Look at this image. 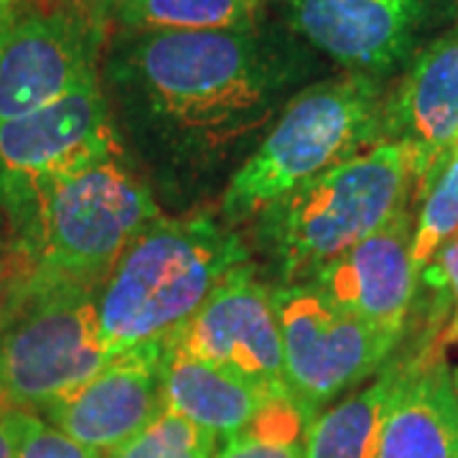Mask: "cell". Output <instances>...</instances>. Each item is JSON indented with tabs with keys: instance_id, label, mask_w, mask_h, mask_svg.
I'll return each mask as SVG.
<instances>
[{
	"instance_id": "obj_1",
	"label": "cell",
	"mask_w": 458,
	"mask_h": 458,
	"mask_svg": "<svg viewBox=\"0 0 458 458\" xmlns=\"http://www.w3.org/2000/svg\"><path fill=\"white\" fill-rule=\"evenodd\" d=\"M311 72V51L288 26L262 23L247 31H117L99 82L143 179L161 197L191 204L234 176Z\"/></svg>"
},
{
	"instance_id": "obj_2",
	"label": "cell",
	"mask_w": 458,
	"mask_h": 458,
	"mask_svg": "<svg viewBox=\"0 0 458 458\" xmlns=\"http://www.w3.org/2000/svg\"><path fill=\"white\" fill-rule=\"evenodd\" d=\"M245 262L250 247L222 216L164 214L120 255L99 285L102 344L110 354L165 344Z\"/></svg>"
},
{
	"instance_id": "obj_3",
	"label": "cell",
	"mask_w": 458,
	"mask_h": 458,
	"mask_svg": "<svg viewBox=\"0 0 458 458\" xmlns=\"http://www.w3.org/2000/svg\"><path fill=\"white\" fill-rule=\"evenodd\" d=\"M385 80L352 72L301 87L222 189V219L252 222L306 181L385 143Z\"/></svg>"
},
{
	"instance_id": "obj_4",
	"label": "cell",
	"mask_w": 458,
	"mask_h": 458,
	"mask_svg": "<svg viewBox=\"0 0 458 458\" xmlns=\"http://www.w3.org/2000/svg\"><path fill=\"white\" fill-rule=\"evenodd\" d=\"M415 176L405 148L377 143L270 204L255 222V242L278 285L309 283L349 247L412 204Z\"/></svg>"
},
{
	"instance_id": "obj_5",
	"label": "cell",
	"mask_w": 458,
	"mask_h": 458,
	"mask_svg": "<svg viewBox=\"0 0 458 458\" xmlns=\"http://www.w3.org/2000/svg\"><path fill=\"white\" fill-rule=\"evenodd\" d=\"M161 216L150 183L120 150L56 186L26 227L11 234L21 262L16 283L99 288L120 255Z\"/></svg>"
},
{
	"instance_id": "obj_6",
	"label": "cell",
	"mask_w": 458,
	"mask_h": 458,
	"mask_svg": "<svg viewBox=\"0 0 458 458\" xmlns=\"http://www.w3.org/2000/svg\"><path fill=\"white\" fill-rule=\"evenodd\" d=\"M98 291L74 283L11 285L0 303V410L44 412L113 357L102 344Z\"/></svg>"
},
{
	"instance_id": "obj_7",
	"label": "cell",
	"mask_w": 458,
	"mask_h": 458,
	"mask_svg": "<svg viewBox=\"0 0 458 458\" xmlns=\"http://www.w3.org/2000/svg\"><path fill=\"white\" fill-rule=\"evenodd\" d=\"M123 150L99 77L36 113L0 123V212L11 234L56 186Z\"/></svg>"
},
{
	"instance_id": "obj_8",
	"label": "cell",
	"mask_w": 458,
	"mask_h": 458,
	"mask_svg": "<svg viewBox=\"0 0 458 458\" xmlns=\"http://www.w3.org/2000/svg\"><path fill=\"white\" fill-rule=\"evenodd\" d=\"M285 390L309 428L316 415L393 360L400 339L328 301L311 283L273 285Z\"/></svg>"
},
{
	"instance_id": "obj_9",
	"label": "cell",
	"mask_w": 458,
	"mask_h": 458,
	"mask_svg": "<svg viewBox=\"0 0 458 458\" xmlns=\"http://www.w3.org/2000/svg\"><path fill=\"white\" fill-rule=\"evenodd\" d=\"M110 26V11L95 0H18L0 36V123L36 113L99 77Z\"/></svg>"
},
{
	"instance_id": "obj_10",
	"label": "cell",
	"mask_w": 458,
	"mask_h": 458,
	"mask_svg": "<svg viewBox=\"0 0 458 458\" xmlns=\"http://www.w3.org/2000/svg\"><path fill=\"white\" fill-rule=\"evenodd\" d=\"M291 31L344 72L385 80L426 47L456 0H278Z\"/></svg>"
},
{
	"instance_id": "obj_11",
	"label": "cell",
	"mask_w": 458,
	"mask_h": 458,
	"mask_svg": "<svg viewBox=\"0 0 458 458\" xmlns=\"http://www.w3.org/2000/svg\"><path fill=\"white\" fill-rule=\"evenodd\" d=\"M165 344L245 377L265 393L288 397L273 285L258 278L250 262L240 265Z\"/></svg>"
},
{
	"instance_id": "obj_12",
	"label": "cell",
	"mask_w": 458,
	"mask_h": 458,
	"mask_svg": "<svg viewBox=\"0 0 458 458\" xmlns=\"http://www.w3.org/2000/svg\"><path fill=\"white\" fill-rule=\"evenodd\" d=\"M164 377L165 344L125 349L38 415L84 448L110 458L165 410Z\"/></svg>"
},
{
	"instance_id": "obj_13",
	"label": "cell",
	"mask_w": 458,
	"mask_h": 458,
	"mask_svg": "<svg viewBox=\"0 0 458 458\" xmlns=\"http://www.w3.org/2000/svg\"><path fill=\"white\" fill-rule=\"evenodd\" d=\"M412 227L415 204H408L385 227L321 267L309 283L344 311L403 342L418 301Z\"/></svg>"
},
{
	"instance_id": "obj_14",
	"label": "cell",
	"mask_w": 458,
	"mask_h": 458,
	"mask_svg": "<svg viewBox=\"0 0 458 458\" xmlns=\"http://www.w3.org/2000/svg\"><path fill=\"white\" fill-rule=\"evenodd\" d=\"M385 143L405 148L415 186L458 143V23L430 38L385 95Z\"/></svg>"
},
{
	"instance_id": "obj_15",
	"label": "cell",
	"mask_w": 458,
	"mask_h": 458,
	"mask_svg": "<svg viewBox=\"0 0 458 458\" xmlns=\"http://www.w3.org/2000/svg\"><path fill=\"white\" fill-rule=\"evenodd\" d=\"M372 458H458V394L441 336L397 357Z\"/></svg>"
},
{
	"instance_id": "obj_16",
	"label": "cell",
	"mask_w": 458,
	"mask_h": 458,
	"mask_svg": "<svg viewBox=\"0 0 458 458\" xmlns=\"http://www.w3.org/2000/svg\"><path fill=\"white\" fill-rule=\"evenodd\" d=\"M165 410L204 428L225 443L245 433L278 394L265 393L245 377L199 360L165 344Z\"/></svg>"
},
{
	"instance_id": "obj_17",
	"label": "cell",
	"mask_w": 458,
	"mask_h": 458,
	"mask_svg": "<svg viewBox=\"0 0 458 458\" xmlns=\"http://www.w3.org/2000/svg\"><path fill=\"white\" fill-rule=\"evenodd\" d=\"M117 31H247L267 23V0H117Z\"/></svg>"
},
{
	"instance_id": "obj_18",
	"label": "cell",
	"mask_w": 458,
	"mask_h": 458,
	"mask_svg": "<svg viewBox=\"0 0 458 458\" xmlns=\"http://www.w3.org/2000/svg\"><path fill=\"white\" fill-rule=\"evenodd\" d=\"M397 360H390L377 379L360 393H352L339 405L316 415L303 438V458H372L379 418L393 390Z\"/></svg>"
},
{
	"instance_id": "obj_19",
	"label": "cell",
	"mask_w": 458,
	"mask_h": 458,
	"mask_svg": "<svg viewBox=\"0 0 458 458\" xmlns=\"http://www.w3.org/2000/svg\"><path fill=\"white\" fill-rule=\"evenodd\" d=\"M412 204V265L420 276L441 247L458 234V146L451 148L415 186Z\"/></svg>"
},
{
	"instance_id": "obj_20",
	"label": "cell",
	"mask_w": 458,
	"mask_h": 458,
	"mask_svg": "<svg viewBox=\"0 0 458 458\" xmlns=\"http://www.w3.org/2000/svg\"><path fill=\"white\" fill-rule=\"evenodd\" d=\"M303 438L306 423L301 412L291 397H280L245 433L219 445L214 458H303Z\"/></svg>"
},
{
	"instance_id": "obj_21",
	"label": "cell",
	"mask_w": 458,
	"mask_h": 458,
	"mask_svg": "<svg viewBox=\"0 0 458 458\" xmlns=\"http://www.w3.org/2000/svg\"><path fill=\"white\" fill-rule=\"evenodd\" d=\"M219 443L222 441L204 428L164 410L140 436L125 443L110 458H214Z\"/></svg>"
},
{
	"instance_id": "obj_22",
	"label": "cell",
	"mask_w": 458,
	"mask_h": 458,
	"mask_svg": "<svg viewBox=\"0 0 458 458\" xmlns=\"http://www.w3.org/2000/svg\"><path fill=\"white\" fill-rule=\"evenodd\" d=\"M16 441V458H102L82 443L69 438L38 412L0 410Z\"/></svg>"
},
{
	"instance_id": "obj_23",
	"label": "cell",
	"mask_w": 458,
	"mask_h": 458,
	"mask_svg": "<svg viewBox=\"0 0 458 458\" xmlns=\"http://www.w3.org/2000/svg\"><path fill=\"white\" fill-rule=\"evenodd\" d=\"M420 285L433 293V303H454V316L443 328L441 339L454 334L458 328V234L441 247V252L418 276V288Z\"/></svg>"
},
{
	"instance_id": "obj_24",
	"label": "cell",
	"mask_w": 458,
	"mask_h": 458,
	"mask_svg": "<svg viewBox=\"0 0 458 458\" xmlns=\"http://www.w3.org/2000/svg\"><path fill=\"white\" fill-rule=\"evenodd\" d=\"M18 276H21V262H18L13 242L0 237V301L8 295Z\"/></svg>"
},
{
	"instance_id": "obj_25",
	"label": "cell",
	"mask_w": 458,
	"mask_h": 458,
	"mask_svg": "<svg viewBox=\"0 0 458 458\" xmlns=\"http://www.w3.org/2000/svg\"><path fill=\"white\" fill-rule=\"evenodd\" d=\"M0 458H16V441H13V433L5 423L3 412H0Z\"/></svg>"
},
{
	"instance_id": "obj_26",
	"label": "cell",
	"mask_w": 458,
	"mask_h": 458,
	"mask_svg": "<svg viewBox=\"0 0 458 458\" xmlns=\"http://www.w3.org/2000/svg\"><path fill=\"white\" fill-rule=\"evenodd\" d=\"M16 8H18V0H0V36H3V31L8 29L11 18L16 16Z\"/></svg>"
},
{
	"instance_id": "obj_27",
	"label": "cell",
	"mask_w": 458,
	"mask_h": 458,
	"mask_svg": "<svg viewBox=\"0 0 458 458\" xmlns=\"http://www.w3.org/2000/svg\"><path fill=\"white\" fill-rule=\"evenodd\" d=\"M441 342H443V344H451V342H458V328H456V331H454V334H448V336H443Z\"/></svg>"
},
{
	"instance_id": "obj_28",
	"label": "cell",
	"mask_w": 458,
	"mask_h": 458,
	"mask_svg": "<svg viewBox=\"0 0 458 458\" xmlns=\"http://www.w3.org/2000/svg\"><path fill=\"white\" fill-rule=\"evenodd\" d=\"M95 3H99L102 8H107V11H110V8H113L114 3H117V0H95Z\"/></svg>"
},
{
	"instance_id": "obj_29",
	"label": "cell",
	"mask_w": 458,
	"mask_h": 458,
	"mask_svg": "<svg viewBox=\"0 0 458 458\" xmlns=\"http://www.w3.org/2000/svg\"><path fill=\"white\" fill-rule=\"evenodd\" d=\"M454 387H456V394H458V369L454 372Z\"/></svg>"
},
{
	"instance_id": "obj_30",
	"label": "cell",
	"mask_w": 458,
	"mask_h": 458,
	"mask_svg": "<svg viewBox=\"0 0 458 458\" xmlns=\"http://www.w3.org/2000/svg\"><path fill=\"white\" fill-rule=\"evenodd\" d=\"M0 303H3V301H0Z\"/></svg>"
},
{
	"instance_id": "obj_31",
	"label": "cell",
	"mask_w": 458,
	"mask_h": 458,
	"mask_svg": "<svg viewBox=\"0 0 458 458\" xmlns=\"http://www.w3.org/2000/svg\"><path fill=\"white\" fill-rule=\"evenodd\" d=\"M456 146H458V143H456Z\"/></svg>"
}]
</instances>
